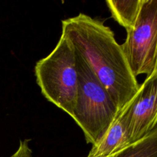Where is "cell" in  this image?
I'll use <instances>...</instances> for the list:
<instances>
[{
  "instance_id": "obj_1",
  "label": "cell",
  "mask_w": 157,
  "mask_h": 157,
  "mask_svg": "<svg viewBox=\"0 0 157 157\" xmlns=\"http://www.w3.org/2000/svg\"><path fill=\"white\" fill-rule=\"evenodd\" d=\"M61 24V35L70 40L122 111L136 94L140 84L113 31L84 13L62 20Z\"/></svg>"
},
{
  "instance_id": "obj_2",
  "label": "cell",
  "mask_w": 157,
  "mask_h": 157,
  "mask_svg": "<svg viewBox=\"0 0 157 157\" xmlns=\"http://www.w3.org/2000/svg\"><path fill=\"white\" fill-rule=\"evenodd\" d=\"M76 64L78 87L72 118L82 130L86 142L93 145L108 130L121 111L107 89L77 52Z\"/></svg>"
},
{
  "instance_id": "obj_3",
  "label": "cell",
  "mask_w": 157,
  "mask_h": 157,
  "mask_svg": "<svg viewBox=\"0 0 157 157\" xmlns=\"http://www.w3.org/2000/svg\"><path fill=\"white\" fill-rule=\"evenodd\" d=\"M35 75L46 100L72 117L78 94V75L76 51L70 40L61 35L54 50L36 63Z\"/></svg>"
},
{
  "instance_id": "obj_4",
  "label": "cell",
  "mask_w": 157,
  "mask_h": 157,
  "mask_svg": "<svg viewBox=\"0 0 157 157\" xmlns=\"http://www.w3.org/2000/svg\"><path fill=\"white\" fill-rule=\"evenodd\" d=\"M133 75L150 76L157 56V0H142L134 25L121 44Z\"/></svg>"
},
{
  "instance_id": "obj_5",
  "label": "cell",
  "mask_w": 157,
  "mask_h": 157,
  "mask_svg": "<svg viewBox=\"0 0 157 157\" xmlns=\"http://www.w3.org/2000/svg\"><path fill=\"white\" fill-rule=\"evenodd\" d=\"M130 144L147 136L157 125V73L147 76L126 107Z\"/></svg>"
},
{
  "instance_id": "obj_6",
  "label": "cell",
  "mask_w": 157,
  "mask_h": 157,
  "mask_svg": "<svg viewBox=\"0 0 157 157\" xmlns=\"http://www.w3.org/2000/svg\"><path fill=\"white\" fill-rule=\"evenodd\" d=\"M126 107L120 113L105 133L92 145L87 157H107L131 144Z\"/></svg>"
},
{
  "instance_id": "obj_7",
  "label": "cell",
  "mask_w": 157,
  "mask_h": 157,
  "mask_svg": "<svg viewBox=\"0 0 157 157\" xmlns=\"http://www.w3.org/2000/svg\"><path fill=\"white\" fill-rule=\"evenodd\" d=\"M142 0H107L106 4L117 22L130 30L136 22Z\"/></svg>"
},
{
  "instance_id": "obj_8",
  "label": "cell",
  "mask_w": 157,
  "mask_h": 157,
  "mask_svg": "<svg viewBox=\"0 0 157 157\" xmlns=\"http://www.w3.org/2000/svg\"><path fill=\"white\" fill-rule=\"evenodd\" d=\"M107 157H157V125L142 139Z\"/></svg>"
},
{
  "instance_id": "obj_9",
  "label": "cell",
  "mask_w": 157,
  "mask_h": 157,
  "mask_svg": "<svg viewBox=\"0 0 157 157\" xmlns=\"http://www.w3.org/2000/svg\"><path fill=\"white\" fill-rule=\"evenodd\" d=\"M29 141V140H20L18 149L11 157H33Z\"/></svg>"
},
{
  "instance_id": "obj_10",
  "label": "cell",
  "mask_w": 157,
  "mask_h": 157,
  "mask_svg": "<svg viewBox=\"0 0 157 157\" xmlns=\"http://www.w3.org/2000/svg\"><path fill=\"white\" fill-rule=\"evenodd\" d=\"M154 71H156L157 73V56H156V67H155Z\"/></svg>"
}]
</instances>
